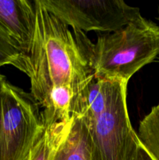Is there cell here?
Here are the masks:
<instances>
[{
  "mask_svg": "<svg viewBox=\"0 0 159 160\" xmlns=\"http://www.w3.org/2000/svg\"><path fill=\"white\" fill-rule=\"evenodd\" d=\"M34 28L23 52L31 95L41 106L53 87L70 86L77 96L94 75L79 33L53 15L41 0H34Z\"/></svg>",
  "mask_w": 159,
  "mask_h": 160,
  "instance_id": "1",
  "label": "cell"
},
{
  "mask_svg": "<svg viewBox=\"0 0 159 160\" xmlns=\"http://www.w3.org/2000/svg\"><path fill=\"white\" fill-rule=\"evenodd\" d=\"M127 84L94 78L76 96L73 114L87 125L92 160H130L140 145L128 113Z\"/></svg>",
  "mask_w": 159,
  "mask_h": 160,
  "instance_id": "2",
  "label": "cell"
},
{
  "mask_svg": "<svg viewBox=\"0 0 159 160\" xmlns=\"http://www.w3.org/2000/svg\"><path fill=\"white\" fill-rule=\"evenodd\" d=\"M82 42L95 78L129 82L159 54V26L142 16L121 29Z\"/></svg>",
  "mask_w": 159,
  "mask_h": 160,
  "instance_id": "3",
  "label": "cell"
},
{
  "mask_svg": "<svg viewBox=\"0 0 159 160\" xmlns=\"http://www.w3.org/2000/svg\"><path fill=\"white\" fill-rule=\"evenodd\" d=\"M40 105L7 81L0 92V160H27L45 131Z\"/></svg>",
  "mask_w": 159,
  "mask_h": 160,
  "instance_id": "4",
  "label": "cell"
},
{
  "mask_svg": "<svg viewBox=\"0 0 159 160\" xmlns=\"http://www.w3.org/2000/svg\"><path fill=\"white\" fill-rule=\"evenodd\" d=\"M49 12L73 30L112 33L141 16L123 0H41Z\"/></svg>",
  "mask_w": 159,
  "mask_h": 160,
  "instance_id": "5",
  "label": "cell"
},
{
  "mask_svg": "<svg viewBox=\"0 0 159 160\" xmlns=\"http://www.w3.org/2000/svg\"><path fill=\"white\" fill-rule=\"evenodd\" d=\"M34 2L29 0H0V23L25 52L34 28Z\"/></svg>",
  "mask_w": 159,
  "mask_h": 160,
  "instance_id": "6",
  "label": "cell"
},
{
  "mask_svg": "<svg viewBox=\"0 0 159 160\" xmlns=\"http://www.w3.org/2000/svg\"><path fill=\"white\" fill-rule=\"evenodd\" d=\"M51 160H92L90 135L82 117L73 114L70 130Z\"/></svg>",
  "mask_w": 159,
  "mask_h": 160,
  "instance_id": "7",
  "label": "cell"
},
{
  "mask_svg": "<svg viewBox=\"0 0 159 160\" xmlns=\"http://www.w3.org/2000/svg\"><path fill=\"white\" fill-rule=\"evenodd\" d=\"M76 98L70 86L62 84L53 87L41 106L44 127L71 120Z\"/></svg>",
  "mask_w": 159,
  "mask_h": 160,
  "instance_id": "8",
  "label": "cell"
},
{
  "mask_svg": "<svg viewBox=\"0 0 159 160\" xmlns=\"http://www.w3.org/2000/svg\"><path fill=\"white\" fill-rule=\"evenodd\" d=\"M69 121L58 122L45 128V131L30 153L27 160H51L71 126Z\"/></svg>",
  "mask_w": 159,
  "mask_h": 160,
  "instance_id": "9",
  "label": "cell"
},
{
  "mask_svg": "<svg viewBox=\"0 0 159 160\" xmlns=\"http://www.w3.org/2000/svg\"><path fill=\"white\" fill-rule=\"evenodd\" d=\"M139 142L153 160H159V103L140 121Z\"/></svg>",
  "mask_w": 159,
  "mask_h": 160,
  "instance_id": "10",
  "label": "cell"
},
{
  "mask_svg": "<svg viewBox=\"0 0 159 160\" xmlns=\"http://www.w3.org/2000/svg\"><path fill=\"white\" fill-rule=\"evenodd\" d=\"M12 65L24 72V58L18 43L0 23V67Z\"/></svg>",
  "mask_w": 159,
  "mask_h": 160,
  "instance_id": "11",
  "label": "cell"
},
{
  "mask_svg": "<svg viewBox=\"0 0 159 160\" xmlns=\"http://www.w3.org/2000/svg\"><path fill=\"white\" fill-rule=\"evenodd\" d=\"M130 160H153V159L150 156V155L148 154L147 152L144 149V148L142 146L141 144L140 143V145H138L135 153H134L133 156H132V157L131 158Z\"/></svg>",
  "mask_w": 159,
  "mask_h": 160,
  "instance_id": "12",
  "label": "cell"
},
{
  "mask_svg": "<svg viewBox=\"0 0 159 160\" xmlns=\"http://www.w3.org/2000/svg\"><path fill=\"white\" fill-rule=\"evenodd\" d=\"M6 78L0 73V92H1L2 88L3 87V84H4V83L6 82Z\"/></svg>",
  "mask_w": 159,
  "mask_h": 160,
  "instance_id": "13",
  "label": "cell"
},
{
  "mask_svg": "<svg viewBox=\"0 0 159 160\" xmlns=\"http://www.w3.org/2000/svg\"><path fill=\"white\" fill-rule=\"evenodd\" d=\"M158 20H159V10H158Z\"/></svg>",
  "mask_w": 159,
  "mask_h": 160,
  "instance_id": "14",
  "label": "cell"
}]
</instances>
